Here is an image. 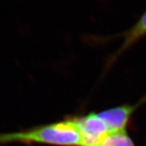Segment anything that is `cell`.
Returning a JSON list of instances; mask_svg holds the SVG:
<instances>
[{"label":"cell","mask_w":146,"mask_h":146,"mask_svg":"<svg viewBox=\"0 0 146 146\" xmlns=\"http://www.w3.org/2000/svg\"><path fill=\"white\" fill-rule=\"evenodd\" d=\"M74 118L82 137L81 146H100L110 134L108 128L96 113Z\"/></svg>","instance_id":"obj_2"},{"label":"cell","mask_w":146,"mask_h":146,"mask_svg":"<svg viewBox=\"0 0 146 146\" xmlns=\"http://www.w3.org/2000/svg\"><path fill=\"white\" fill-rule=\"evenodd\" d=\"M10 143L81 146L82 137L75 118L40 126L29 130L0 134V145Z\"/></svg>","instance_id":"obj_1"},{"label":"cell","mask_w":146,"mask_h":146,"mask_svg":"<svg viewBox=\"0 0 146 146\" xmlns=\"http://www.w3.org/2000/svg\"><path fill=\"white\" fill-rule=\"evenodd\" d=\"M145 102H146V96L135 104L120 106L96 114L106 125L110 133L124 132L126 131L131 115L137 108Z\"/></svg>","instance_id":"obj_3"},{"label":"cell","mask_w":146,"mask_h":146,"mask_svg":"<svg viewBox=\"0 0 146 146\" xmlns=\"http://www.w3.org/2000/svg\"><path fill=\"white\" fill-rule=\"evenodd\" d=\"M100 146H136L127 131L110 133Z\"/></svg>","instance_id":"obj_5"},{"label":"cell","mask_w":146,"mask_h":146,"mask_svg":"<svg viewBox=\"0 0 146 146\" xmlns=\"http://www.w3.org/2000/svg\"><path fill=\"white\" fill-rule=\"evenodd\" d=\"M146 35V11L143 14L138 21L132 28L121 35L120 37L123 36L124 41L123 44L119 47L117 52L113 55L110 60V64L114 62L118 58L120 57L124 52H125L129 47L134 45L137 41Z\"/></svg>","instance_id":"obj_4"}]
</instances>
